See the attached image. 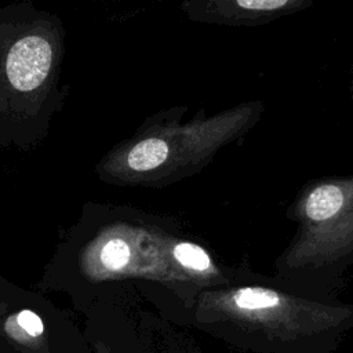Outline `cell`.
Instances as JSON below:
<instances>
[{
	"label": "cell",
	"instance_id": "cell-4",
	"mask_svg": "<svg viewBox=\"0 0 353 353\" xmlns=\"http://www.w3.org/2000/svg\"><path fill=\"white\" fill-rule=\"evenodd\" d=\"M131 258L130 245L120 239L108 241L101 250V262L106 269L121 270L124 269Z\"/></svg>",
	"mask_w": 353,
	"mask_h": 353
},
{
	"label": "cell",
	"instance_id": "cell-6",
	"mask_svg": "<svg viewBox=\"0 0 353 353\" xmlns=\"http://www.w3.org/2000/svg\"><path fill=\"white\" fill-rule=\"evenodd\" d=\"M18 324L21 325V328H23L32 336L40 335L44 330L41 319L30 310H22L18 314Z\"/></svg>",
	"mask_w": 353,
	"mask_h": 353
},
{
	"label": "cell",
	"instance_id": "cell-3",
	"mask_svg": "<svg viewBox=\"0 0 353 353\" xmlns=\"http://www.w3.org/2000/svg\"><path fill=\"white\" fill-rule=\"evenodd\" d=\"M172 255L176 263L188 272L196 274H208L212 272V262L200 245L190 241H181L174 245Z\"/></svg>",
	"mask_w": 353,
	"mask_h": 353
},
{
	"label": "cell",
	"instance_id": "cell-5",
	"mask_svg": "<svg viewBox=\"0 0 353 353\" xmlns=\"http://www.w3.org/2000/svg\"><path fill=\"white\" fill-rule=\"evenodd\" d=\"M244 15H270L280 12L283 8L292 7L294 1L290 0H236L232 3Z\"/></svg>",
	"mask_w": 353,
	"mask_h": 353
},
{
	"label": "cell",
	"instance_id": "cell-1",
	"mask_svg": "<svg viewBox=\"0 0 353 353\" xmlns=\"http://www.w3.org/2000/svg\"><path fill=\"white\" fill-rule=\"evenodd\" d=\"M194 319L204 330L255 352L327 353L353 325V307L248 285L201 292Z\"/></svg>",
	"mask_w": 353,
	"mask_h": 353
},
{
	"label": "cell",
	"instance_id": "cell-2",
	"mask_svg": "<svg viewBox=\"0 0 353 353\" xmlns=\"http://www.w3.org/2000/svg\"><path fill=\"white\" fill-rule=\"evenodd\" d=\"M50 62L51 50L47 41L39 37H26L10 52V80L21 90H32L43 81L48 72Z\"/></svg>",
	"mask_w": 353,
	"mask_h": 353
}]
</instances>
